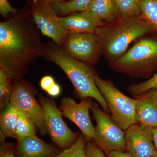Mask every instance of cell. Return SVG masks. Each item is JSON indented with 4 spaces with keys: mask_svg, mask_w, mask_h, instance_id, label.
Segmentation results:
<instances>
[{
    "mask_svg": "<svg viewBox=\"0 0 157 157\" xmlns=\"http://www.w3.org/2000/svg\"><path fill=\"white\" fill-rule=\"evenodd\" d=\"M45 52V44L29 9L18 10L0 22V69L13 81L22 79Z\"/></svg>",
    "mask_w": 157,
    "mask_h": 157,
    "instance_id": "1",
    "label": "cell"
},
{
    "mask_svg": "<svg viewBox=\"0 0 157 157\" xmlns=\"http://www.w3.org/2000/svg\"><path fill=\"white\" fill-rule=\"evenodd\" d=\"M45 44L44 57L61 68L73 83L79 99L94 98L108 114L107 102L96 85L95 78L98 74L93 66L68 56L53 41Z\"/></svg>",
    "mask_w": 157,
    "mask_h": 157,
    "instance_id": "2",
    "label": "cell"
},
{
    "mask_svg": "<svg viewBox=\"0 0 157 157\" xmlns=\"http://www.w3.org/2000/svg\"><path fill=\"white\" fill-rule=\"evenodd\" d=\"M151 33H153L151 29L139 16L117 17L111 22L104 23L95 33L102 55L110 62L122 56L132 42Z\"/></svg>",
    "mask_w": 157,
    "mask_h": 157,
    "instance_id": "3",
    "label": "cell"
},
{
    "mask_svg": "<svg viewBox=\"0 0 157 157\" xmlns=\"http://www.w3.org/2000/svg\"><path fill=\"white\" fill-rule=\"evenodd\" d=\"M145 36L122 56L109 62L113 70L132 78H142L157 71V34Z\"/></svg>",
    "mask_w": 157,
    "mask_h": 157,
    "instance_id": "4",
    "label": "cell"
},
{
    "mask_svg": "<svg viewBox=\"0 0 157 157\" xmlns=\"http://www.w3.org/2000/svg\"><path fill=\"white\" fill-rule=\"evenodd\" d=\"M96 85L107 102L111 118L124 131L137 123L135 119L136 99L127 97L117 88L111 80H105L98 75Z\"/></svg>",
    "mask_w": 157,
    "mask_h": 157,
    "instance_id": "5",
    "label": "cell"
},
{
    "mask_svg": "<svg viewBox=\"0 0 157 157\" xmlns=\"http://www.w3.org/2000/svg\"><path fill=\"white\" fill-rule=\"evenodd\" d=\"M96 122L92 140L107 154L113 151H126L125 132L99 105L93 103L91 109Z\"/></svg>",
    "mask_w": 157,
    "mask_h": 157,
    "instance_id": "6",
    "label": "cell"
},
{
    "mask_svg": "<svg viewBox=\"0 0 157 157\" xmlns=\"http://www.w3.org/2000/svg\"><path fill=\"white\" fill-rule=\"evenodd\" d=\"M36 90L25 80L13 81L10 103L17 110L28 117L36 125L41 135L47 134L44 119V111L35 98Z\"/></svg>",
    "mask_w": 157,
    "mask_h": 157,
    "instance_id": "7",
    "label": "cell"
},
{
    "mask_svg": "<svg viewBox=\"0 0 157 157\" xmlns=\"http://www.w3.org/2000/svg\"><path fill=\"white\" fill-rule=\"evenodd\" d=\"M40 104L44 111L47 134L52 140L63 150L70 148L78 138V133L71 131L62 118V113L55 102L40 96Z\"/></svg>",
    "mask_w": 157,
    "mask_h": 157,
    "instance_id": "8",
    "label": "cell"
},
{
    "mask_svg": "<svg viewBox=\"0 0 157 157\" xmlns=\"http://www.w3.org/2000/svg\"><path fill=\"white\" fill-rule=\"evenodd\" d=\"M59 47L70 57L92 66L102 55L98 36L93 33L68 32Z\"/></svg>",
    "mask_w": 157,
    "mask_h": 157,
    "instance_id": "9",
    "label": "cell"
},
{
    "mask_svg": "<svg viewBox=\"0 0 157 157\" xmlns=\"http://www.w3.org/2000/svg\"><path fill=\"white\" fill-rule=\"evenodd\" d=\"M29 6L31 16L41 33L60 47L68 33L62 25L60 16L50 4L32 2Z\"/></svg>",
    "mask_w": 157,
    "mask_h": 157,
    "instance_id": "10",
    "label": "cell"
},
{
    "mask_svg": "<svg viewBox=\"0 0 157 157\" xmlns=\"http://www.w3.org/2000/svg\"><path fill=\"white\" fill-rule=\"evenodd\" d=\"M93 104L91 98L82 99L78 104L72 98L63 97L59 107L63 116L79 128L87 141L92 140L95 134V127L92 124L89 115V110Z\"/></svg>",
    "mask_w": 157,
    "mask_h": 157,
    "instance_id": "11",
    "label": "cell"
},
{
    "mask_svg": "<svg viewBox=\"0 0 157 157\" xmlns=\"http://www.w3.org/2000/svg\"><path fill=\"white\" fill-rule=\"evenodd\" d=\"M126 151L135 157H151L157 155L152 130L133 124L125 131Z\"/></svg>",
    "mask_w": 157,
    "mask_h": 157,
    "instance_id": "12",
    "label": "cell"
},
{
    "mask_svg": "<svg viewBox=\"0 0 157 157\" xmlns=\"http://www.w3.org/2000/svg\"><path fill=\"white\" fill-rule=\"evenodd\" d=\"M135 98L137 123L148 130L157 128V90H151Z\"/></svg>",
    "mask_w": 157,
    "mask_h": 157,
    "instance_id": "13",
    "label": "cell"
},
{
    "mask_svg": "<svg viewBox=\"0 0 157 157\" xmlns=\"http://www.w3.org/2000/svg\"><path fill=\"white\" fill-rule=\"evenodd\" d=\"M16 157H54L60 153L58 148L46 143L36 135L17 139Z\"/></svg>",
    "mask_w": 157,
    "mask_h": 157,
    "instance_id": "14",
    "label": "cell"
},
{
    "mask_svg": "<svg viewBox=\"0 0 157 157\" xmlns=\"http://www.w3.org/2000/svg\"><path fill=\"white\" fill-rule=\"evenodd\" d=\"M62 25L69 33H93L104 23L88 10L60 17Z\"/></svg>",
    "mask_w": 157,
    "mask_h": 157,
    "instance_id": "15",
    "label": "cell"
},
{
    "mask_svg": "<svg viewBox=\"0 0 157 157\" xmlns=\"http://www.w3.org/2000/svg\"><path fill=\"white\" fill-rule=\"evenodd\" d=\"M87 10L96 15L103 23H109L117 18L113 0H92Z\"/></svg>",
    "mask_w": 157,
    "mask_h": 157,
    "instance_id": "16",
    "label": "cell"
},
{
    "mask_svg": "<svg viewBox=\"0 0 157 157\" xmlns=\"http://www.w3.org/2000/svg\"><path fill=\"white\" fill-rule=\"evenodd\" d=\"M18 110L10 102L2 109L0 117L1 132L6 137L17 139L15 132Z\"/></svg>",
    "mask_w": 157,
    "mask_h": 157,
    "instance_id": "17",
    "label": "cell"
},
{
    "mask_svg": "<svg viewBox=\"0 0 157 157\" xmlns=\"http://www.w3.org/2000/svg\"><path fill=\"white\" fill-rule=\"evenodd\" d=\"M92 0H60L56 1L52 6L59 16H66L76 11L87 10Z\"/></svg>",
    "mask_w": 157,
    "mask_h": 157,
    "instance_id": "18",
    "label": "cell"
},
{
    "mask_svg": "<svg viewBox=\"0 0 157 157\" xmlns=\"http://www.w3.org/2000/svg\"><path fill=\"white\" fill-rule=\"evenodd\" d=\"M140 17L157 34V0H142Z\"/></svg>",
    "mask_w": 157,
    "mask_h": 157,
    "instance_id": "19",
    "label": "cell"
},
{
    "mask_svg": "<svg viewBox=\"0 0 157 157\" xmlns=\"http://www.w3.org/2000/svg\"><path fill=\"white\" fill-rule=\"evenodd\" d=\"M142 0H113L117 17H139Z\"/></svg>",
    "mask_w": 157,
    "mask_h": 157,
    "instance_id": "20",
    "label": "cell"
},
{
    "mask_svg": "<svg viewBox=\"0 0 157 157\" xmlns=\"http://www.w3.org/2000/svg\"><path fill=\"white\" fill-rule=\"evenodd\" d=\"M36 128L32 120L22 113L18 111L15 129L17 139L36 135Z\"/></svg>",
    "mask_w": 157,
    "mask_h": 157,
    "instance_id": "21",
    "label": "cell"
},
{
    "mask_svg": "<svg viewBox=\"0 0 157 157\" xmlns=\"http://www.w3.org/2000/svg\"><path fill=\"white\" fill-rule=\"evenodd\" d=\"M13 81L3 70L0 69V108L3 109L10 102Z\"/></svg>",
    "mask_w": 157,
    "mask_h": 157,
    "instance_id": "22",
    "label": "cell"
},
{
    "mask_svg": "<svg viewBox=\"0 0 157 157\" xmlns=\"http://www.w3.org/2000/svg\"><path fill=\"white\" fill-rule=\"evenodd\" d=\"M88 141L82 135H79L70 148L64 150L54 157H86L85 147Z\"/></svg>",
    "mask_w": 157,
    "mask_h": 157,
    "instance_id": "23",
    "label": "cell"
},
{
    "mask_svg": "<svg viewBox=\"0 0 157 157\" xmlns=\"http://www.w3.org/2000/svg\"><path fill=\"white\" fill-rule=\"evenodd\" d=\"M128 90L129 94L135 98L151 90H157V73L146 81L131 85Z\"/></svg>",
    "mask_w": 157,
    "mask_h": 157,
    "instance_id": "24",
    "label": "cell"
},
{
    "mask_svg": "<svg viewBox=\"0 0 157 157\" xmlns=\"http://www.w3.org/2000/svg\"><path fill=\"white\" fill-rule=\"evenodd\" d=\"M6 137L1 132L0 157H16L15 154V147L12 144L6 142Z\"/></svg>",
    "mask_w": 157,
    "mask_h": 157,
    "instance_id": "25",
    "label": "cell"
},
{
    "mask_svg": "<svg viewBox=\"0 0 157 157\" xmlns=\"http://www.w3.org/2000/svg\"><path fill=\"white\" fill-rule=\"evenodd\" d=\"M86 157H107L104 152L94 142L88 141L85 147Z\"/></svg>",
    "mask_w": 157,
    "mask_h": 157,
    "instance_id": "26",
    "label": "cell"
},
{
    "mask_svg": "<svg viewBox=\"0 0 157 157\" xmlns=\"http://www.w3.org/2000/svg\"><path fill=\"white\" fill-rule=\"evenodd\" d=\"M18 11L11 6L8 0H0V14L5 19H8L9 14H15Z\"/></svg>",
    "mask_w": 157,
    "mask_h": 157,
    "instance_id": "27",
    "label": "cell"
},
{
    "mask_svg": "<svg viewBox=\"0 0 157 157\" xmlns=\"http://www.w3.org/2000/svg\"><path fill=\"white\" fill-rule=\"evenodd\" d=\"M56 83L52 76H44L41 78L40 82V85L41 88L47 93L50 88Z\"/></svg>",
    "mask_w": 157,
    "mask_h": 157,
    "instance_id": "28",
    "label": "cell"
},
{
    "mask_svg": "<svg viewBox=\"0 0 157 157\" xmlns=\"http://www.w3.org/2000/svg\"><path fill=\"white\" fill-rule=\"evenodd\" d=\"M105 155L107 157H135L128 152L122 151H113Z\"/></svg>",
    "mask_w": 157,
    "mask_h": 157,
    "instance_id": "29",
    "label": "cell"
},
{
    "mask_svg": "<svg viewBox=\"0 0 157 157\" xmlns=\"http://www.w3.org/2000/svg\"><path fill=\"white\" fill-rule=\"evenodd\" d=\"M61 92V88L59 86L55 83L47 92L49 95L52 97H57L60 94Z\"/></svg>",
    "mask_w": 157,
    "mask_h": 157,
    "instance_id": "30",
    "label": "cell"
},
{
    "mask_svg": "<svg viewBox=\"0 0 157 157\" xmlns=\"http://www.w3.org/2000/svg\"><path fill=\"white\" fill-rule=\"evenodd\" d=\"M152 133L154 144L157 151V127L152 130Z\"/></svg>",
    "mask_w": 157,
    "mask_h": 157,
    "instance_id": "31",
    "label": "cell"
},
{
    "mask_svg": "<svg viewBox=\"0 0 157 157\" xmlns=\"http://www.w3.org/2000/svg\"><path fill=\"white\" fill-rule=\"evenodd\" d=\"M56 1H60V0H32V2H33L45 3L52 5V3Z\"/></svg>",
    "mask_w": 157,
    "mask_h": 157,
    "instance_id": "32",
    "label": "cell"
},
{
    "mask_svg": "<svg viewBox=\"0 0 157 157\" xmlns=\"http://www.w3.org/2000/svg\"><path fill=\"white\" fill-rule=\"evenodd\" d=\"M26 1L29 3V5L32 2V0H26Z\"/></svg>",
    "mask_w": 157,
    "mask_h": 157,
    "instance_id": "33",
    "label": "cell"
},
{
    "mask_svg": "<svg viewBox=\"0 0 157 157\" xmlns=\"http://www.w3.org/2000/svg\"><path fill=\"white\" fill-rule=\"evenodd\" d=\"M151 157H157V155H155Z\"/></svg>",
    "mask_w": 157,
    "mask_h": 157,
    "instance_id": "34",
    "label": "cell"
},
{
    "mask_svg": "<svg viewBox=\"0 0 157 157\" xmlns=\"http://www.w3.org/2000/svg\"><path fill=\"white\" fill-rule=\"evenodd\" d=\"M66 1H67V0H66Z\"/></svg>",
    "mask_w": 157,
    "mask_h": 157,
    "instance_id": "35",
    "label": "cell"
}]
</instances>
